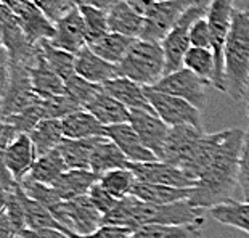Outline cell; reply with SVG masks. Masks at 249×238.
I'll return each mask as SVG.
<instances>
[{"label": "cell", "instance_id": "6da1fadb", "mask_svg": "<svg viewBox=\"0 0 249 238\" xmlns=\"http://www.w3.org/2000/svg\"><path fill=\"white\" fill-rule=\"evenodd\" d=\"M245 130L227 129L204 134L192 176L196 181L190 195V204L198 209H213L230 201L238 183L240 156Z\"/></svg>", "mask_w": 249, "mask_h": 238}, {"label": "cell", "instance_id": "7a4b0ae2", "mask_svg": "<svg viewBox=\"0 0 249 238\" xmlns=\"http://www.w3.org/2000/svg\"><path fill=\"white\" fill-rule=\"evenodd\" d=\"M204 209H198L190 201L171 204L145 203L135 197L119 200L118 206L103 218V224L137 230L146 225H188L204 222Z\"/></svg>", "mask_w": 249, "mask_h": 238}, {"label": "cell", "instance_id": "3957f363", "mask_svg": "<svg viewBox=\"0 0 249 238\" xmlns=\"http://www.w3.org/2000/svg\"><path fill=\"white\" fill-rule=\"evenodd\" d=\"M227 95L241 102L249 84V7L235 8L224 52Z\"/></svg>", "mask_w": 249, "mask_h": 238}, {"label": "cell", "instance_id": "277c9868", "mask_svg": "<svg viewBox=\"0 0 249 238\" xmlns=\"http://www.w3.org/2000/svg\"><path fill=\"white\" fill-rule=\"evenodd\" d=\"M166 76V56L158 42L137 39L118 65V77L130 79L143 87H155Z\"/></svg>", "mask_w": 249, "mask_h": 238}, {"label": "cell", "instance_id": "5b68a950", "mask_svg": "<svg viewBox=\"0 0 249 238\" xmlns=\"http://www.w3.org/2000/svg\"><path fill=\"white\" fill-rule=\"evenodd\" d=\"M31 84L29 68L10 63L2 56V119L19 114L40 102Z\"/></svg>", "mask_w": 249, "mask_h": 238}, {"label": "cell", "instance_id": "8992f818", "mask_svg": "<svg viewBox=\"0 0 249 238\" xmlns=\"http://www.w3.org/2000/svg\"><path fill=\"white\" fill-rule=\"evenodd\" d=\"M233 12H235V0H209L206 13L213 37V54L215 58V77L213 86L224 93H227L224 52L230 34Z\"/></svg>", "mask_w": 249, "mask_h": 238}, {"label": "cell", "instance_id": "52a82bcc", "mask_svg": "<svg viewBox=\"0 0 249 238\" xmlns=\"http://www.w3.org/2000/svg\"><path fill=\"white\" fill-rule=\"evenodd\" d=\"M208 5L209 0H204V2L192 7L188 12H185L183 17L178 19V23L174 26V29L161 42L164 56H166V76L183 68L185 56H187L188 50L192 49L190 31H192V26L196 21L206 17Z\"/></svg>", "mask_w": 249, "mask_h": 238}, {"label": "cell", "instance_id": "ba28073f", "mask_svg": "<svg viewBox=\"0 0 249 238\" xmlns=\"http://www.w3.org/2000/svg\"><path fill=\"white\" fill-rule=\"evenodd\" d=\"M203 137L204 132L193 128V126L171 128L160 161L177 169H182L183 172H187L190 176V167H192L195 158L198 155Z\"/></svg>", "mask_w": 249, "mask_h": 238}, {"label": "cell", "instance_id": "9c48e42d", "mask_svg": "<svg viewBox=\"0 0 249 238\" xmlns=\"http://www.w3.org/2000/svg\"><path fill=\"white\" fill-rule=\"evenodd\" d=\"M50 213L74 235H89L103 225V216L98 213L87 195L60 201Z\"/></svg>", "mask_w": 249, "mask_h": 238}, {"label": "cell", "instance_id": "30bf717a", "mask_svg": "<svg viewBox=\"0 0 249 238\" xmlns=\"http://www.w3.org/2000/svg\"><path fill=\"white\" fill-rule=\"evenodd\" d=\"M204 0H167V2H156L151 10L145 15V26H143L140 39L158 42L161 44L185 12Z\"/></svg>", "mask_w": 249, "mask_h": 238}, {"label": "cell", "instance_id": "8fae6325", "mask_svg": "<svg viewBox=\"0 0 249 238\" xmlns=\"http://www.w3.org/2000/svg\"><path fill=\"white\" fill-rule=\"evenodd\" d=\"M0 23H2V49L3 54L7 55L10 63L15 65H23L26 68H31L39 55V44H33L24 31L21 29L15 15L5 7L0 5Z\"/></svg>", "mask_w": 249, "mask_h": 238}, {"label": "cell", "instance_id": "7c38bea8", "mask_svg": "<svg viewBox=\"0 0 249 238\" xmlns=\"http://www.w3.org/2000/svg\"><path fill=\"white\" fill-rule=\"evenodd\" d=\"M146 97L150 100L153 111L160 116L169 128L176 126H193L196 129L203 130V121H201V111L185 100L158 92L151 87H145Z\"/></svg>", "mask_w": 249, "mask_h": 238}, {"label": "cell", "instance_id": "4fadbf2b", "mask_svg": "<svg viewBox=\"0 0 249 238\" xmlns=\"http://www.w3.org/2000/svg\"><path fill=\"white\" fill-rule=\"evenodd\" d=\"M206 86H208V82L198 77L195 73L187 70V68H182V70H178L176 73L164 76L151 89L182 98L201 111V108H204L206 102H208V98H206Z\"/></svg>", "mask_w": 249, "mask_h": 238}, {"label": "cell", "instance_id": "5bb4252c", "mask_svg": "<svg viewBox=\"0 0 249 238\" xmlns=\"http://www.w3.org/2000/svg\"><path fill=\"white\" fill-rule=\"evenodd\" d=\"M2 5L15 15L21 29L33 44L37 45L42 40L53 39L55 24L31 0H2Z\"/></svg>", "mask_w": 249, "mask_h": 238}, {"label": "cell", "instance_id": "9a60e30c", "mask_svg": "<svg viewBox=\"0 0 249 238\" xmlns=\"http://www.w3.org/2000/svg\"><path fill=\"white\" fill-rule=\"evenodd\" d=\"M129 169L134 172L137 181L156 185H167L176 188H193L196 181L183 172L182 169L169 166L162 161L153 163H130Z\"/></svg>", "mask_w": 249, "mask_h": 238}, {"label": "cell", "instance_id": "2e32d148", "mask_svg": "<svg viewBox=\"0 0 249 238\" xmlns=\"http://www.w3.org/2000/svg\"><path fill=\"white\" fill-rule=\"evenodd\" d=\"M129 124L134 128V130L142 139L143 144H145V146L150 148L158 156V160H160L171 128L164 123L155 111H145V110L130 111Z\"/></svg>", "mask_w": 249, "mask_h": 238}, {"label": "cell", "instance_id": "e0dca14e", "mask_svg": "<svg viewBox=\"0 0 249 238\" xmlns=\"http://www.w3.org/2000/svg\"><path fill=\"white\" fill-rule=\"evenodd\" d=\"M49 42L56 49L70 52L72 55H77L82 49H86L87 31L79 7L71 10L66 17L55 23V36Z\"/></svg>", "mask_w": 249, "mask_h": 238}, {"label": "cell", "instance_id": "ac0fdd59", "mask_svg": "<svg viewBox=\"0 0 249 238\" xmlns=\"http://www.w3.org/2000/svg\"><path fill=\"white\" fill-rule=\"evenodd\" d=\"M37 161V151L28 134H21L13 144L2 151V163L17 182H23L29 176Z\"/></svg>", "mask_w": 249, "mask_h": 238}, {"label": "cell", "instance_id": "d6986e66", "mask_svg": "<svg viewBox=\"0 0 249 238\" xmlns=\"http://www.w3.org/2000/svg\"><path fill=\"white\" fill-rule=\"evenodd\" d=\"M107 137L121 148V151L124 153L125 158L130 163L160 161L155 153H153L150 148L145 146V144H143L142 139L137 135V132L129 123L118 124V126H108Z\"/></svg>", "mask_w": 249, "mask_h": 238}, {"label": "cell", "instance_id": "ffe728a7", "mask_svg": "<svg viewBox=\"0 0 249 238\" xmlns=\"http://www.w3.org/2000/svg\"><path fill=\"white\" fill-rule=\"evenodd\" d=\"M76 74L89 82L103 86L111 79L118 77V65L105 61L86 47L76 55Z\"/></svg>", "mask_w": 249, "mask_h": 238}, {"label": "cell", "instance_id": "44dd1931", "mask_svg": "<svg viewBox=\"0 0 249 238\" xmlns=\"http://www.w3.org/2000/svg\"><path fill=\"white\" fill-rule=\"evenodd\" d=\"M29 76L34 92L40 98L55 97V95H66L65 81L49 66L44 54H42L40 44H39V55H37L33 66L29 68Z\"/></svg>", "mask_w": 249, "mask_h": 238}, {"label": "cell", "instance_id": "7402d4cb", "mask_svg": "<svg viewBox=\"0 0 249 238\" xmlns=\"http://www.w3.org/2000/svg\"><path fill=\"white\" fill-rule=\"evenodd\" d=\"M103 91L109 93L111 97L118 100L119 103H123L127 110L135 111V110H145L153 111L150 100L146 97L145 87L140 86L130 79L125 77H114L103 84Z\"/></svg>", "mask_w": 249, "mask_h": 238}, {"label": "cell", "instance_id": "603a6c76", "mask_svg": "<svg viewBox=\"0 0 249 238\" xmlns=\"http://www.w3.org/2000/svg\"><path fill=\"white\" fill-rule=\"evenodd\" d=\"M63 134L65 139L72 140H86V139H97V137H107V128L90 114L87 110H77L61 119Z\"/></svg>", "mask_w": 249, "mask_h": 238}, {"label": "cell", "instance_id": "cb8c5ba5", "mask_svg": "<svg viewBox=\"0 0 249 238\" xmlns=\"http://www.w3.org/2000/svg\"><path fill=\"white\" fill-rule=\"evenodd\" d=\"M143 26H145V17L137 13L125 0H119L108 12L109 33L140 39Z\"/></svg>", "mask_w": 249, "mask_h": 238}, {"label": "cell", "instance_id": "d4e9b609", "mask_svg": "<svg viewBox=\"0 0 249 238\" xmlns=\"http://www.w3.org/2000/svg\"><path fill=\"white\" fill-rule=\"evenodd\" d=\"M84 110H87L90 114H93L105 128L130 123V110H127L123 103H119L118 100L113 98L105 91L95 95L92 102Z\"/></svg>", "mask_w": 249, "mask_h": 238}, {"label": "cell", "instance_id": "484cf974", "mask_svg": "<svg viewBox=\"0 0 249 238\" xmlns=\"http://www.w3.org/2000/svg\"><path fill=\"white\" fill-rule=\"evenodd\" d=\"M100 181V176H97L92 171H86V169H70L60 177L53 185V190L63 201L68 200L77 198V197H86L89 195L90 188Z\"/></svg>", "mask_w": 249, "mask_h": 238}, {"label": "cell", "instance_id": "4316f807", "mask_svg": "<svg viewBox=\"0 0 249 238\" xmlns=\"http://www.w3.org/2000/svg\"><path fill=\"white\" fill-rule=\"evenodd\" d=\"M192 188H176L167 185H156L137 181L132 190V197L153 204H171L178 201H188Z\"/></svg>", "mask_w": 249, "mask_h": 238}, {"label": "cell", "instance_id": "83f0119b", "mask_svg": "<svg viewBox=\"0 0 249 238\" xmlns=\"http://www.w3.org/2000/svg\"><path fill=\"white\" fill-rule=\"evenodd\" d=\"M129 165L130 161L121 151V148L113 140H109L108 137H103L95 146L92 163H90V171L95 172L97 176H103V174L116 171V169H129Z\"/></svg>", "mask_w": 249, "mask_h": 238}, {"label": "cell", "instance_id": "f1b7e54d", "mask_svg": "<svg viewBox=\"0 0 249 238\" xmlns=\"http://www.w3.org/2000/svg\"><path fill=\"white\" fill-rule=\"evenodd\" d=\"M102 139L103 137L86 140L65 139L58 146V151L65 160L68 169H86V171H90V163H92L95 146Z\"/></svg>", "mask_w": 249, "mask_h": 238}, {"label": "cell", "instance_id": "f546056e", "mask_svg": "<svg viewBox=\"0 0 249 238\" xmlns=\"http://www.w3.org/2000/svg\"><path fill=\"white\" fill-rule=\"evenodd\" d=\"M135 40L137 39H132V37H127V36L108 33L103 37H100L98 40L89 44L87 47L93 54H97L100 58H103L105 61L113 63V65H119L125 58V55L129 54L130 47L134 45Z\"/></svg>", "mask_w": 249, "mask_h": 238}, {"label": "cell", "instance_id": "4dcf8cb0", "mask_svg": "<svg viewBox=\"0 0 249 238\" xmlns=\"http://www.w3.org/2000/svg\"><path fill=\"white\" fill-rule=\"evenodd\" d=\"M66 171H70V169H68L65 160H63V156L60 155V151L56 148V150L37 158L33 171H31L28 177H31L33 181L42 185L53 187Z\"/></svg>", "mask_w": 249, "mask_h": 238}, {"label": "cell", "instance_id": "1f68e13d", "mask_svg": "<svg viewBox=\"0 0 249 238\" xmlns=\"http://www.w3.org/2000/svg\"><path fill=\"white\" fill-rule=\"evenodd\" d=\"M31 140H33L34 148L37 151V158L44 156L47 153L56 150L63 140H65V134H63V126L60 119H45L37 126V128L29 134Z\"/></svg>", "mask_w": 249, "mask_h": 238}, {"label": "cell", "instance_id": "d6a6232c", "mask_svg": "<svg viewBox=\"0 0 249 238\" xmlns=\"http://www.w3.org/2000/svg\"><path fill=\"white\" fill-rule=\"evenodd\" d=\"M211 218L222 225H229L249 235V203L230 200L224 204L209 209Z\"/></svg>", "mask_w": 249, "mask_h": 238}, {"label": "cell", "instance_id": "836d02e7", "mask_svg": "<svg viewBox=\"0 0 249 238\" xmlns=\"http://www.w3.org/2000/svg\"><path fill=\"white\" fill-rule=\"evenodd\" d=\"M203 224L188 225H146L137 229L129 238H203Z\"/></svg>", "mask_w": 249, "mask_h": 238}, {"label": "cell", "instance_id": "e575fe53", "mask_svg": "<svg viewBox=\"0 0 249 238\" xmlns=\"http://www.w3.org/2000/svg\"><path fill=\"white\" fill-rule=\"evenodd\" d=\"M183 68L195 73L208 84H213L215 77V58L213 50L192 47L183 60Z\"/></svg>", "mask_w": 249, "mask_h": 238}, {"label": "cell", "instance_id": "d590c367", "mask_svg": "<svg viewBox=\"0 0 249 238\" xmlns=\"http://www.w3.org/2000/svg\"><path fill=\"white\" fill-rule=\"evenodd\" d=\"M39 44H40L42 54H44L47 63H49V66L63 79V81H68V79L76 74V55H72L70 52H65L61 49H56L49 40H42Z\"/></svg>", "mask_w": 249, "mask_h": 238}, {"label": "cell", "instance_id": "8d00e7d4", "mask_svg": "<svg viewBox=\"0 0 249 238\" xmlns=\"http://www.w3.org/2000/svg\"><path fill=\"white\" fill-rule=\"evenodd\" d=\"M98 182L114 198L123 200L132 195L137 177L134 176V172L130 169H116V171H109L107 174H103V176H100Z\"/></svg>", "mask_w": 249, "mask_h": 238}, {"label": "cell", "instance_id": "74e56055", "mask_svg": "<svg viewBox=\"0 0 249 238\" xmlns=\"http://www.w3.org/2000/svg\"><path fill=\"white\" fill-rule=\"evenodd\" d=\"M79 12H81L84 18V24H86L87 45L109 33L108 12H103V10L95 7H89V5H79Z\"/></svg>", "mask_w": 249, "mask_h": 238}, {"label": "cell", "instance_id": "f35d334b", "mask_svg": "<svg viewBox=\"0 0 249 238\" xmlns=\"http://www.w3.org/2000/svg\"><path fill=\"white\" fill-rule=\"evenodd\" d=\"M65 87H66L68 97H71L81 108H86L87 105L92 102V98L95 95L103 91V86L89 82L86 79H82L81 76H77V74H74L72 77L65 81Z\"/></svg>", "mask_w": 249, "mask_h": 238}, {"label": "cell", "instance_id": "ab89813d", "mask_svg": "<svg viewBox=\"0 0 249 238\" xmlns=\"http://www.w3.org/2000/svg\"><path fill=\"white\" fill-rule=\"evenodd\" d=\"M45 111L42 107V100L34 107H31L29 110L23 111L19 114H13L8 116V118H3L2 123H8L12 124L15 129H17L19 134H31L37 126H39L42 121H45Z\"/></svg>", "mask_w": 249, "mask_h": 238}, {"label": "cell", "instance_id": "60d3db41", "mask_svg": "<svg viewBox=\"0 0 249 238\" xmlns=\"http://www.w3.org/2000/svg\"><path fill=\"white\" fill-rule=\"evenodd\" d=\"M42 107H44L47 119H60V121L65 119L71 113H74V111L82 110L68 95H55V97L42 98Z\"/></svg>", "mask_w": 249, "mask_h": 238}, {"label": "cell", "instance_id": "b9f144b4", "mask_svg": "<svg viewBox=\"0 0 249 238\" xmlns=\"http://www.w3.org/2000/svg\"><path fill=\"white\" fill-rule=\"evenodd\" d=\"M31 2L53 24L77 7L74 0H31Z\"/></svg>", "mask_w": 249, "mask_h": 238}, {"label": "cell", "instance_id": "7bdbcfd3", "mask_svg": "<svg viewBox=\"0 0 249 238\" xmlns=\"http://www.w3.org/2000/svg\"><path fill=\"white\" fill-rule=\"evenodd\" d=\"M87 197L90 198L92 204L97 208V211L103 216V218H105V216H108L119 203V200L114 198L109 192H107V190L100 185V182H97L92 188H90Z\"/></svg>", "mask_w": 249, "mask_h": 238}, {"label": "cell", "instance_id": "ee69618b", "mask_svg": "<svg viewBox=\"0 0 249 238\" xmlns=\"http://www.w3.org/2000/svg\"><path fill=\"white\" fill-rule=\"evenodd\" d=\"M190 40H192V47L213 50V37H211L209 21L206 17L199 18L192 26V31H190Z\"/></svg>", "mask_w": 249, "mask_h": 238}, {"label": "cell", "instance_id": "f6af8a7d", "mask_svg": "<svg viewBox=\"0 0 249 238\" xmlns=\"http://www.w3.org/2000/svg\"><path fill=\"white\" fill-rule=\"evenodd\" d=\"M238 183H240V187H241L245 201L249 203V128L245 132V142H243V148H241Z\"/></svg>", "mask_w": 249, "mask_h": 238}, {"label": "cell", "instance_id": "bcb514c9", "mask_svg": "<svg viewBox=\"0 0 249 238\" xmlns=\"http://www.w3.org/2000/svg\"><path fill=\"white\" fill-rule=\"evenodd\" d=\"M134 230L125 229V227H118V225H108L103 224L100 229L89 235H76L74 238H129Z\"/></svg>", "mask_w": 249, "mask_h": 238}, {"label": "cell", "instance_id": "7dc6e473", "mask_svg": "<svg viewBox=\"0 0 249 238\" xmlns=\"http://www.w3.org/2000/svg\"><path fill=\"white\" fill-rule=\"evenodd\" d=\"M19 238H71V237L56 229H24L19 232Z\"/></svg>", "mask_w": 249, "mask_h": 238}, {"label": "cell", "instance_id": "c3c4849f", "mask_svg": "<svg viewBox=\"0 0 249 238\" xmlns=\"http://www.w3.org/2000/svg\"><path fill=\"white\" fill-rule=\"evenodd\" d=\"M21 134L13 128L12 124L8 123H2V130H0V150H5L10 144H13L15 140L18 139Z\"/></svg>", "mask_w": 249, "mask_h": 238}, {"label": "cell", "instance_id": "681fc988", "mask_svg": "<svg viewBox=\"0 0 249 238\" xmlns=\"http://www.w3.org/2000/svg\"><path fill=\"white\" fill-rule=\"evenodd\" d=\"M17 237H18V230L13 227L7 213L3 209H0V238H17Z\"/></svg>", "mask_w": 249, "mask_h": 238}, {"label": "cell", "instance_id": "f907efd6", "mask_svg": "<svg viewBox=\"0 0 249 238\" xmlns=\"http://www.w3.org/2000/svg\"><path fill=\"white\" fill-rule=\"evenodd\" d=\"M119 0H76V5H89V7H95V8H100L103 12H109L111 8L118 3Z\"/></svg>", "mask_w": 249, "mask_h": 238}, {"label": "cell", "instance_id": "816d5d0a", "mask_svg": "<svg viewBox=\"0 0 249 238\" xmlns=\"http://www.w3.org/2000/svg\"><path fill=\"white\" fill-rule=\"evenodd\" d=\"M125 2L129 3L137 13H140L142 17H145V15L151 10L153 5L156 3L155 0H125Z\"/></svg>", "mask_w": 249, "mask_h": 238}, {"label": "cell", "instance_id": "f5cc1de1", "mask_svg": "<svg viewBox=\"0 0 249 238\" xmlns=\"http://www.w3.org/2000/svg\"><path fill=\"white\" fill-rule=\"evenodd\" d=\"M243 102H246L248 107H249V84H248V87H246V91H245V95H243Z\"/></svg>", "mask_w": 249, "mask_h": 238}, {"label": "cell", "instance_id": "db71d44e", "mask_svg": "<svg viewBox=\"0 0 249 238\" xmlns=\"http://www.w3.org/2000/svg\"><path fill=\"white\" fill-rule=\"evenodd\" d=\"M246 113H248V118H249V107H248V110H246Z\"/></svg>", "mask_w": 249, "mask_h": 238}, {"label": "cell", "instance_id": "11a10c76", "mask_svg": "<svg viewBox=\"0 0 249 238\" xmlns=\"http://www.w3.org/2000/svg\"><path fill=\"white\" fill-rule=\"evenodd\" d=\"M74 2H76V0H74Z\"/></svg>", "mask_w": 249, "mask_h": 238}]
</instances>
